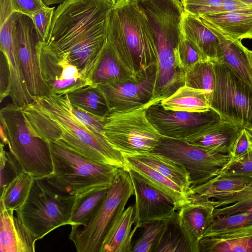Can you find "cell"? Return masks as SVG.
Instances as JSON below:
<instances>
[{
  "label": "cell",
  "mask_w": 252,
  "mask_h": 252,
  "mask_svg": "<svg viewBox=\"0 0 252 252\" xmlns=\"http://www.w3.org/2000/svg\"><path fill=\"white\" fill-rule=\"evenodd\" d=\"M110 0H65L54 11L46 41L58 55L70 62L91 85V76L106 41Z\"/></svg>",
  "instance_id": "cell-1"
},
{
  "label": "cell",
  "mask_w": 252,
  "mask_h": 252,
  "mask_svg": "<svg viewBox=\"0 0 252 252\" xmlns=\"http://www.w3.org/2000/svg\"><path fill=\"white\" fill-rule=\"evenodd\" d=\"M22 107L34 132L46 141H61L75 151L97 162L128 169L124 155L101 133L93 132L71 111L67 94L33 98Z\"/></svg>",
  "instance_id": "cell-2"
},
{
  "label": "cell",
  "mask_w": 252,
  "mask_h": 252,
  "mask_svg": "<svg viewBox=\"0 0 252 252\" xmlns=\"http://www.w3.org/2000/svg\"><path fill=\"white\" fill-rule=\"evenodd\" d=\"M106 40L134 77L157 63L156 46L134 0H120L109 12Z\"/></svg>",
  "instance_id": "cell-3"
},
{
  "label": "cell",
  "mask_w": 252,
  "mask_h": 252,
  "mask_svg": "<svg viewBox=\"0 0 252 252\" xmlns=\"http://www.w3.org/2000/svg\"><path fill=\"white\" fill-rule=\"evenodd\" d=\"M53 171L45 178L57 190L76 195L97 186H110L118 167L90 159L61 141H48Z\"/></svg>",
  "instance_id": "cell-4"
},
{
  "label": "cell",
  "mask_w": 252,
  "mask_h": 252,
  "mask_svg": "<svg viewBox=\"0 0 252 252\" xmlns=\"http://www.w3.org/2000/svg\"><path fill=\"white\" fill-rule=\"evenodd\" d=\"M0 120L5 124L8 146L22 171L34 179H45L53 171L49 142L32 130L22 107L9 103L0 110Z\"/></svg>",
  "instance_id": "cell-5"
},
{
  "label": "cell",
  "mask_w": 252,
  "mask_h": 252,
  "mask_svg": "<svg viewBox=\"0 0 252 252\" xmlns=\"http://www.w3.org/2000/svg\"><path fill=\"white\" fill-rule=\"evenodd\" d=\"M75 196L57 190L45 179H34L26 200L15 211L38 240L68 224Z\"/></svg>",
  "instance_id": "cell-6"
},
{
  "label": "cell",
  "mask_w": 252,
  "mask_h": 252,
  "mask_svg": "<svg viewBox=\"0 0 252 252\" xmlns=\"http://www.w3.org/2000/svg\"><path fill=\"white\" fill-rule=\"evenodd\" d=\"M134 188L128 169L119 168L102 203L84 224L73 225L69 235L78 252H100L115 219L125 210Z\"/></svg>",
  "instance_id": "cell-7"
},
{
  "label": "cell",
  "mask_w": 252,
  "mask_h": 252,
  "mask_svg": "<svg viewBox=\"0 0 252 252\" xmlns=\"http://www.w3.org/2000/svg\"><path fill=\"white\" fill-rule=\"evenodd\" d=\"M147 108L125 112L110 111L105 117L101 134L123 155L153 152L162 136L148 119Z\"/></svg>",
  "instance_id": "cell-8"
},
{
  "label": "cell",
  "mask_w": 252,
  "mask_h": 252,
  "mask_svg": "<svg viewBox=\"0 0 252 252\" xmlns=\"http://www.w3.org/2000/svg\"><path fill=\"white\" fill-rule=\"evenodd\" d=\"M213 62L215 85L211 109L221 120L252 127V89L222 61Z\"/></svg>",
  "instance_id": "cell-9"
},
{
  "label": "cell",
  "mask_w": 252,
  "mask_h": 252,
  "mask_svg": "<svg viewBox=\"0 0 252 252\" xmlns=\"http://www.w3.org/2000/svg\"><path fill=\"white\" fill-rule=\"evenodd\" d=\"M153 152L184 166L189 174L191 188L219 175L230 159L229 155L212 152L184 140L162 136Z\"/></svg>",
  "instance_id": "cell-10"
},
{
  "label": "cell",
  "mask_w": 252,
  "mask_h": 252,
  "mask_svg": "<svg viewBox=\"0 0 252 252\" xmlns=\"http://www.w3.org/2000/svg\"><path fill=\"white\" fill-rule=\"evenodd\" d=\"M157 70L156 64L135 77L97 87L104 95L110 111L125 112L144 106L148 107L153 96Z\"/></svg>",
  "instance_id": "cell-11"
},
{
  "label": "cell",
  "mask_w": 252,
  "mask_h": 252,
  "mask_svg": "<svg viewBox=\"0 0 252 252\" xmlns=\"http://www.w3.org/2000/svg\"><path fill=\"white\" fill-rule=\"evenodd\" d=\"M146 115L161 136L184 141L221 120L212 109L203 112L175 111L164 109L160 102L149 106Z\"/></svg>",
  "instance_id": "cell-12"
},
{
  "label": "cell",
  "mask_w": 252,
  "mask_h": 252,
  "mask_svg": "<svg viewBox=\"0 0 252 252\" xmlns=\"http://www.w3.org/2000/svg\"><path fill=\"white\" fill-rule=\"evenodd\" d=\"M36 50L41 73L51 95H63L91 85L67 54L58 55L40 40Z\"/></svg>",
  "instance_id": "cell-13"
},
{
  "label": "cell",
  "mask_w": 252,
  "mask_h": 252,
  "mask_svg": "<svg viewBox=\"0 0 252 252\" xmlns=\"http://www.w3.org/2000/svg\"><path fill=\"white\" fill-rule=\"evenodd\" d=\"M15 40L21 65L32 98L51 95V91L41 73L36 50L39 40L32 20L30 17L19 13L16 23Z\"/></svg>",
  "instance_id": "cell-14"
},
{
  "label": "cell",
  "mask_w": 252,
  "mask_h": 252,
  "mask_svg": "<svg viewBox=\"0 0 252 252\" xmlns=\"http://www.w3.org/2000/svg\"><path fill=\"white\" fill-rule=\"evenodd\" d=\"M135 195L136 226L144 225L171 216L177 208L173 200L136 171L128 167Z\"/></svg>",
  "instance_id": "cell-15"
},
{
  "label": "cell",
  "mask_w": 252,
  "mask_h": 252,
  "mask_svg": "<svg viewBox=\"0 0 252 252\" xmlns=\"http://www.w3.org/2000/svg\"><path fill=\"white\" fill-rule=\"evenodd\" d=\"M216 201L196 193L188 195V201L177 211L180 224L192 252H200L199 242L214 221Z\"/></svg>",
  "instance_id": "cell-16"
},
{
  "label": "cell",
  "mask_w": 252,
  "mask_h": 252,
  "mask_svg": "<svg viewBox=\"0 0 252 252\" xmlns=\"http://www.w3.org/2000/svg\"><path fill=\"white\" fill-rule=\"evenodd\" d=\"M14 211L0 203V252H35L37 239L19 218L14 216Z\"/></svg>",
  "instance_id": "cell-17"
},
{
  "label": "cell",
  "mask_w": 252,
  "mask_h": 252,
  "mask_svg": "<svg viewBox=\"0 0 252 252\" xmlns=\"http://www.w3.org/2000/svg\"><path fill=\"white\" fill-rule=\"evenodd\" d=\"M243 127L220 120L206 126L186 141L208 151L230 155Z\"/></svg>",
  "instance_id": "cell-18"
},
{
  "label": "cell",
  "mask_w": 252,
  "mask_h": 252,
  "mask_svg": "<svg viewBox=\"0 0 252 252\" xmlns=\"http://www.w3.org/2000/svg\"><path fill=\"white\" fill-rule=\"evenodd\" d=\"M181 28L183 35L192 43L203 60L222 61L218 39L200 18L184 11Z\"/></svg>",
  "instance_id": "cell-19"
},
{
  "label": "cell",
  "mask_w": 252,
  "mask_h": 252,
  "mask_svg": "<svg viewBox=\"0 0 252 252\" xmlns=\"http://www.w3.org/2000/svg\"><path fill=\"white\" fill-rule=\"evenodd\" d=\"M200 18L230 38L252 39V7L209 14Z\"/></svg>",
  "instance_id": "cell-20"
},
{
  "label": "cell",
  "mask_w": 252,
  "mask_h": 252,
  "mask_svg": "<svg viewBox=\"0 0 252 252\" xmlns=\"http://www.w3.org/2000/svg\"><path fill=\"white\" fill-rule=\"evenodd\" d=\"M134 206L130 205L114 220L104 238L100 252H131L132 236L138 228L135 223Z\"/></svg>",
  "instance_id": "cell-21"
},
{
  "label": "cell",
  "mask_w": 252,
  "mask_h": 252,
  "mask_svg": "<svg viewBox=\"0 0 252 252\" xmlns=\"http://www.w3.org/2000/svg\"><path fill=\"white\" fill-rule=\"evenodd\" d=\"M132 74L123 65L111 44L106 40L91 76V86L123 81Z\"/></svg>",
  "instance_id": "cell-22"
},
{
  "label": "cell",
  "mask_w": 252,
  "mask_h": 252,
  "mask_svg": "<svg viewBox=\"0 0 252 252\" xmlns=\"http://www.w3.org/2000/svg\"><path fill=\"white\" fill-rule=\"evenodd\" d=\"M202 22L218 39L221 48L223 63L252 89V70L244 51L239 44V40L230 38L216 27L205 22Z\"/></svg>",
  "instance_id": "cell-23"
},
{
  "label": "cell",
  "mask_w": 252,
  "mask_h": 252,
  "mask_svg": "<svg viewBox=\"0 0 252 252\" xmlns=\"http://www.w3.org/2000/svg\"><path fill=\"white\" fill-rule=\"evenodd\" d=\"M200 252H252V227L203 237Z\"/></svg>",
  "instance_id": "cell-24"
},
{
  "label": "cell",
  "mask_w": 252,
  "mask_h": 252,
  "mask_svg": "<svg viewBox=\"0 0 252 252\" xmlns=\"http://www.w3.org/2000/svg\"><path fill=\"white\" fill-rule=\"evenodd\" d=\"M128 166L136 171L156 188L170 198L178 210L188 201V196L176 184L141 162L132 155H124Z\"/></svg>",
  "instance_id": "cell-25"
},
{
  "label": "cell",
  "mask_w": 252,
  "mask_h": 252,
  "mask_svg": "<svg viewBox=\"0 0 252 252\" xmlns=\"http://www.w3.org/2000/svg\"><path fill=\"white\" fill-rule=\"evenodd\" d=\"M132 155L174 182L188 196L191 184L189 174L184 166L153 152Z\"/></svg>",
  "instance_id": "cell-26"
},
{
  "label": "cell",
  "mask_w": 252,
  "mask_h": 252,
  "mask_svg": "<svg viewBox=\"0 0 252 252\" xmlns=\"http://www.w3.org/2000/svg\"><path fill=\"white\" fill-rule=\"evenodd\" d=\"M165 109L189 112H203L211 109L210 100L201 90L183 86L160 101Z\"/></svg>",
  "instance_id": "cell-27"
},
{
  "label": "cell",
  "mask_w": 252,
  "mask_h": 252,
  "mask_svg": "<svg viewBox=\"0 0 252 252\" xmlns=\"http://www.w3.org/2000/svg\"><path fill=\"white\" fill-rule=\"evenodd\" d=\"M109 186H97L76 195L69 225L86 223L97 211L107 193Z\"/></svg>",
  "instance_id": "cell-28"
},
{
  "label": "cell",
  "mask_w": 252,
  "mask_h": 252,
  "mask_svg": "<svg viewBox=\"0 0 252 252\" xmlns=\"http://www.w3.org/2000/svg\"><path fill=\"white\" fill-rule=\"evenodd\" d=\"M252 179L243 176H227L220 174L203 184L191 188L188 195L190 193H196L216 200L220 196L242 189Z\"/></svg>",
  "instance_id": "cell-29"
},
{
  "label": "cell",
  "mask_w": 252,
  "mask_h": 252,
  "mask_svg": "<svg viewBox=\"0 0 252 252\" xmlns=\"http://www.w3.org/2000/svg\"><path fill=\"white\" fill-rule=\"evenodd\" d=\"M164 221L165 227L156 252H192L189 240L181 225L178 211Z\"/></svg>",
  "instance_id": "cell-30"
},
{
  "label": "cell",
  "mask_w": 252,
  "mask_h": 252,
  "mask_svg": "<svg viewBox=\"0 0 252 252\" xmlns=\"http://www.w3.org/2000/svg\"><path fill=\"white\" fill-rule=\"evenodd\" d=\"M67 94L72 105L95 115L105 117L110 111L104 95L97 86H88Z\"/></svg>",
  "instance_id": "cell-31"
},
{
  "label": "cell",
  "mask_w": 252,
  "mask_h": 252,
  "mask_svg": "<svg viewBox=\"0 0 252 252\" xmlns=\"http://www.w3.org/2000/svg\"><path fill=\"white\" fill-rule=\"evenodd\" d=\"M215 85L214 62H198L189 67L185 73L184 85L205 92L211 101Z\"/></svg>",
  "instance_id": "cell-32"
},
{
  "label": "cell",
  "mask_w": 252,
  "mask_h": 252,
  "mask_svg": "<svg viewBox=\"0 0 252 252\" xmlns=\"http://www.w3.org/2000/svg\"><path fill=\"white\" fill-rule=\"evenodd\" d=\"M215 218L237 212L252 211V179L242 189L215 200Z\"/></svg>",
  "instance_id": "cell-33"
},
{
  "label": "cell",
  "mask_w": 252,
  "mask_h": 252,
  "mask_svg": "<svg viewBox=\"0 0 252 252\" xmlns=\"http://www.w3.org/2000/svg\"><path fill=\"white\" fill-rule=\"evenodd\" d=\"M181 2L185 11L199 18L252 7L240 0H184Z\"/></svg>",
  "instance_id": "cell-34"
},
{
  "label": "cell",
  "mask_w": 252,
  "mask_h": 252,
  "mask_svg": "<svg viewBox=\"0 0 252 252\" xmlns=\"http://www.w3.org/2000/svg\"><path fill=\"white\" fill-rule=\"evenodd\" d=\"M33 180L30 174L20 173L0 192V203L7 209L15 211L26 200Z\"/></svg>",
  "instance_id": "cell-35"
},
{
  "label": "cell",
  "mask_w": 252,
  "mask_h": 252,
  "mask_svg": "<svg viewBox=\"0 0 252 252\" xmlns=\"http://www.w3.org/2000/svg\"><path fill=\"white\" fill-rule=\"evenodd\" d=\"M252 227V211L237 212L215 218L203 237Z\"/></svg>",
  "instance_id": "cell-36"
},
{
  "label": "cell",
  "mask_w": 252,
  "mask_h": 252,
  "mask_svg": "<svg viewBox=\"0 0 252 252\" xmlns=\"http://www.w3.org/2000/svg\"><path fill=\"white\" fill-rule=\"evenodd\" d=\"M142 227L140 236L132 243L131 252H156L165 227L164 220L153 221Z\"/></svg>",
  "instance_id": "cell-37"
},
{
  "label": "cell",
  "mask_w": 252,
  "mask_h": 252,
  "mask_svg": "<svg viewBox=\"0 0 252 252\" xmlns=\"http://www.w3.org/2000/svg\"><path fill=\"white\" fill-rule=\"evenodd\" d=\"M175 57L177 66L185 72L191 65L203 60L194 45L184 35L175 50Z\"/></svg>",
  "instance_id": "cell-38"
},
{
  "label": "cell",
  "mask_w": 252,
  "mask_h": 252,
  "mask_svg": "<svg viewBox=\"0 0 252 252\" xmlns=\"http://www.w3.org/2000/svg\"><path fill=\"white\" fill-rule=\"evenodd\" d=\"M0 190L3 189L20 173L23 172L17 161L11 154L4 150V144L0 146Z\"/></svg>",
  "instance_id": "cell-39"
},
{
  "label": "cell",
  "mask_w": 252,
  "mask_h": 252,
  "mask_svg": "<svg viewBox=\"0 0 252 252\" xmlns=\"http://www.w3.org/2000/svg\"><path fill=\"white\" fill-rule=\"evenodd\" d=\"M55 10V7L46 6L31 17L34 31L40 41L45 42L47 39Z\"/></svg>",
  "instance_id": "cell-40"
},
{
  "label": "cell",
  "mask_w": 252,
  "mask_h": 252,
  "mask_svg": "<svg viewBox=\"0 0 252 252\" xmlns=\"http://www.w3.org/2000/svg\"><path fill=\"white\" fill-rule=\"evenodd\" d=\"M222 175L243 176L252 178V149L237 159L229 162L223 169Z\"/></svg>",
  "instance_id": "cell-41"
},
{
  "label": "cell",
  "mask_w": 252,
  "mask_h": 252,
  "mask_svg": "<svg viewBox=\"0 0 252 252\" xmlns=\"http://www.w3.org/2000/svg\"><path fill=\"white\" fill-rule=\"evenodd\" d=\"M70 107L72 113L77 120L91 131L101 134L105 117L93 114L72 105L71 103Z\"/></svg>",
  "instance_id": "cell-42"
},
{
  "label": "cell",
  "mask_w": 252,
  "mask_h": 252,
  "mask_svg": "<svg viewBox=\"0 0 252 252\" xmlns=\"http://www.w3.org/2000/svg\"><path fill=\"white\" fill-rule=\"evenodd\" d=\"M250 149L251 146L248 133L246 128L244 127L242 128L233 145L230 155V159L229 162H232L242 157Z\"/></svg>",
  "instance_id": "cell-43"
},
{
  "label": "cell",
  "mask_w": 252,
  "mask_h": 252,
  "mask_svg": "<svg viewBox=\"0 0 252 252\" xmlns=\"http://www.w3.org/2000/svg\"><path fill=\"white\" fill-rule=\"evenodd\" d=\"M17 12L30 18L36 12L46 7L42 0H13Z\"/></svg>",
  "instance_id": "cell-44"
},
{
  "label": "cell",
  "mask_w": 252,
  "mask_h": 252,
  "mask_svg": "<svg viewBox=\"0 0 252 252\" xmlns=\"http://www.w3.org/2000/svg\"><path fill=\"white\" fill-rule=\"evenodd\" d=\"M0 102L7 96H9L10 75L8 64L2 52L0 54Z\"/></svg>",
  "instance_id": "cell-45"
},
{
  "label": "cell",
  "mask_w": 252,
  "mask_h": 252,
  "mask_svg": "<svg viewBox=\"0 0 252 252\" xmlns=\"http://www.w3.org/2000/svg\"><path fill=\"white\" fill-rule=\"evenodd\" d=\"M0 137L1 143L4 145H8V139L6 127L1 120H0Z\"/></svg>",
  "instance_id": "cell-46"
},
{
  "label": "cell",
  "mask_w": 252,
  "mask_h": 252,
  "mask_svg": "<svg viewBox=\"0 0 252 252\" xmlns=\"http://www.w3.org/2000/svg\"><path fill=\"white\" fill-rule=\"evenodd\" d=\"M239 44L240 47L244 51L247 58L249 64L252 70V50L248 49L242 43L241 40H239Z\"/></svg>",
  "instance_id": "cell-47"
},
{
  "label": "cell",
  "mask_w": 252,
  "mask_h": 252,
  "mask_svg": "<svg viewBox=\"0 0 252 252\" xmlns=\"http://www.w3.org/2000/svg\"><path fill=\"white\" fill-rule=\"evenodd\" d=\"M65 0H42L45 5L47 6L55 4H60Z\"/></svg>",
  "instance_id": "cell-48"
},
{
  "label": "cell",
  "mask_w": 252,
  "mask_h": 252,
  "mask_svg": "<svg viewBox=\"0 0 252 252\" xmlns=\"http://www.w3.org/2000/svg\"><path fill=\"white\" fill-rule=\"evenodd\" d=\"M248 133L251 148L252 149V127H245Z\"/></svg>",
  "instance_id": "cell-49"
},
{
  "label": "cell",
  "mask_w": 252,
  "mask_h": 252,
  "mask_svg": "<svg viewBox=\"0 0 252 252\" xmlns=\"http://www.w3.org/2000/svg\"><path fill=\"white\" fill-rule=\"evenodd\" d=\"M248 5L252 6V0H240Z\"/></svg>",
  "instance_id": "cell-50"
},
{
  "label": "cell",
  "mask_w": 252,
  "mask_h": 252,
  "mask_svg": "<svg viewBox=\"0 0 252 252\" xmlns=\"http://www.w3.org/2000/svg\"><path fill=\"white\" fill-rule=\"evenodd\" d=\"M112 4H113V5H116L120 0H110Z\"/></svg>",
  "instance_id": "cell-51"
},
{
  "label": "cell",
  "mask_w": 252,
  "mask_h": 252,
  "mask_svg": "<svg viewBox=\"0 0 252 252\" xmlns=\"http://www.w3.org/2000/svg\"><path fill=\"white\" fill-rule=\"evenodd\" d=\"M183 0H180V1H183Z\"/></svg>",
  "instance_id": "cell-52"
}]
</instances>
